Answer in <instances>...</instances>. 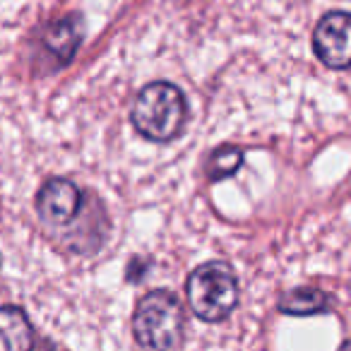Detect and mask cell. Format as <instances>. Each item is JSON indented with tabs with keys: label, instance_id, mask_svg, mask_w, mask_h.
Returning a JSON list of instances; mask_svg holds the SVG:
<instances>
[{
	"label": "cell",
	"instance_id": "obj_1",
	"mask_svg": "<svg viewBox=\"0 0 351 351\" xmlns=\"http://www.w3.org/2000/svg\"><path fill=\"white\" fill-rule=\"evenodd\" d=\"M132 125L142 137L169 142L181 135L188 118L183 92L171 82H152L137 94L132 104Z\"/></svg>",
	"mask_w": 351,
	"mask_h": 351
},
{
	"label": "cell",
	"instance_id": "obj_2",
	"mask_svg": "<svg viewBox=\"0 0 351 351\" xmlns=\"http://www.w3.org/2000/svg\"><path fill=\"white\" fill-rule=\"evenodd\" d=\"M132 330L140 346L149 351H171L183 335V311L169 291H149L137 301Z\"/></svg>",
	"mask_w": 351,
	"mask_h": 351
},
{
	"label": "cell",
	"instance_id": "obj_3",
	"mask_svg": "<svg viewBox=\"0 0 351 351\" xmlns=\"http://www.w3.org/2000/svg\"><path fill=\"white\" fill-rule=\"evenodd\" d=\"M188 303L205 322H219L239 303V282L226 263H205L188 277Z\"/></svg>",
	"mask_w": 351,
	"mask_h": 351
},
{
	"label": "cell",
	"instance_id": "obj_4",
	"mask_svg": "<svg viewBox=\"0 0 351 351\" xmlns=\"http://www.w3.org/2000/svg\"><path fill=\"white\" fill-rule=\"evenodd\" d=\"M315 56L327 68H349L351 65V15L349 12H327L313 34Z\"/></svg>",
	"mask_w": 351,
	"mask_h": 351
},
{
	"label": "cell",
	"instance_id": "obj_5",
	"mask_svg": "<svg viewBox=\"0 0 351 351\" xmlns=\"http://www.w3.org/2000/svg\"><path fill=\"white\" fill-rule=\"evenodd\" d=\"M80 205H82V193L77 186L65 178H51L41 186L36 195V210L39 217L51 226H63L77 217Z\"/></svg>",
	"mask_w": 351,
	"mask_h": 351
},
{
	"label": "cell",
	"instance_id": "obj_6",
	"mask_svg": "<svg viewBox=\"0 0 351 351\" xmlns=\"http://www.w3.org/2000/svg\"><path fill=\"white\" fill-rule=\"evenodd\" d=\"M32 322L22 308H0V351H32Z\"/></svg>",
	"mask_w": 351,
	"mask_h": 351
},
{
	"label": "cell",
	"instance_id": "obj_7",
	"mask_svg": "<svg viewBox=\"0 0 351 351\" xmlns=\"http://www.w3.org/2000/svg\"><path fill=\"white\" fill-rule=\"evenodd\" d=\"M44 44L56 58L60 60H70L80 44V22L75 15L63 17V20L53 22V25L46 29Z\"/></svg>",
	"mask_w": 351,
	"mask_h": 351
},
{
	"label": "cell",
	"instance_id": "obj_8",
	"mask_svg": "<svg viewBox=\"0 0 351 351\" xmlns=\"http://www.w3.org/2000/svg\"><path fill=\"white\" fill-rule=\"evenodd\" d=\"M330 306V298L313 287H298L279 298V311L289 315H315Z\"/></svg>",
	"mask_w": 351,
	"mask_h": 351
},
{
	"label": "cell",
	"instance_id": "obj_9",
	"mask_svg": "<svg viewBox=\"0 0 351 351\" xmlns=\"http://www.w3.org/2000/svg\"><path fill=\"white\" fill-rule=\"evenodd\" d=\"M241 164H243V152H241L239 147H221V149H217L215 154H212L207 173H210V178L219 181V178L234 176L236 171L241 169Z\"/></svg>",
	"mask_w": 351,
	"mask_h": 351
},
{
	"label": "cell",
	"instance_id": "obj_10",
	"mask_svg": "<svg viewBox=\"0 0 351 351\" xmlns=\"http://www.w3.org/2000/svg\"><path fill=\"white\" fill-rule=\"evenodd\" d=\"M32 351H53V346H51L49 341H39V344H36V349H32Z\"/></svg>",
	"mask_w": 351,
	"mask_h": 351
}]
</instances>
